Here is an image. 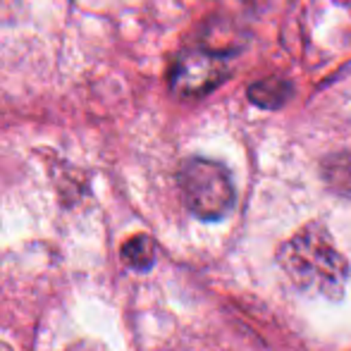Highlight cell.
<instances>
[{"label": "cell", "mask_w": 351, "mask_h": 351, "mask_svg": "<svg viewBox=\"0 0 351 351\" xmlns=\"http://www.w3.org/2000/svg\"><path fill=\"white\" fill-rule=\"evenodd\" d=\"M280 268L306 294L339 299L349 280L347 258L332 244L323 225L311 222L301 227L278 251Z\"/></svg>", "instance_id": "cell-1"}, {"label": "cell", "mask_w": 351, "mask_h": 351, "mask_svg": "<svg viewBox=\"0 0 351 351\" xmlns=\"http://www.w3.org/2000/svg\"><path fill=\"white\" fill-rule=\"evenodd\" d=\"M180 189L186 208L199 220H222L234 206V184L220 162L191 158L180 170Z\"/></svg>", "instance_id": "cell-2"}, {"label": "cell", "mask_w": 351, "mask_h": 351, "mask_svg": "<svg viewBox=\"0 0 351 351\" xmlns=\"http://www.w3.org/2000/svg\"><path fill=\"white\" fill-rule=\"evenodd\" d=\"M227 74H230V62H227L225 53L194 48V51L182 53L175 60L170 84L172 91L180 96L199 98L225 82Z\"/></svg>", "instance_id": "cell-3"}, {"label": "cell", "mask_w": 351, "mask_h": 351, "mask_svg": "<svg viewBox=\"0 0 351 351\" xmlns=\"http://www.w3.org/2000/svg\"><path fill=\"white\" fill-rule=\"evenodd\" d=\"M289 93H291V86L285 79H278V77H268V79H263V82H256L254 86H249L251 103H256L258 108H265V110L285 106Z\"/></svg>", "instance_id": "cell-4"}, {"label": "cell", "mask_w": 351, "mask_h": 351, "mask_svg": "<svg viewBox=\"0 0 351 351\" xmlns=\"http://www.w3.org/2000/svg\"><path fill=\"white\" fill-rule=\"evenodd\" d=\"M122 261L130 265L132 270H148L156 261V244H153L151 237L146 234H139L134 239H130L122 249Z\"/></svg>", "instance_id": "cell-5"}, {"label": "cell", "mask_w": 351, "mask_h": 351, "mask_svg": "<svg viewBox=\"0 0 351 351\" xmlns=\"http://www.w3.org/2000/svg\"><path fill=\"white\" fill-rule=\"evenodd\" d=\"M325 177L332 186H339V189L349 191L351 189V158L342 156V158H332L325 165Z\"/></svg>", "instance_id": "cell-6"}, {"label": "cell", "mask_w": 351, "mask_h": 351, "mask_svg": "<svg viewBox=\"0 0 351 351\" xmlns=\"http://www.w3.org/2000/svg\"><path fill=\"white\" fill-rule=\"evenodd\" d=\"M67 351H103L101 347H96V344H88V342H82V344H74Z\"/></svg>", "instance_id": "cell-7"}, {"label": "cell", "mask_w": 351, "mask_h": 351, "mask_svg": "<svg viewBox=\"0 0 351 351\" xmlns=\"http://www.w3.org/2000/svg\"><path fill=\"white\" fill-rule=\"evenodd\" d=\"M0 351H10V349H8V347H5V344H3V342H0Z\"/></svg>", "instance_id": "cell-8"}, {"label": "cell", "mask_w": 351, "mask_h": 351, "mask_svg": "<svg viewBox=\"0 0 351 351\" xmlns=\"http://www.w3.org/2000/svg\"><path fill=\"white\" fill-rule=\"evenodd\" d=\"M244 3H249V5H254V3H258V0H244Z\"/></svg>", "instance_id": "cell-9"}]
</instances>
